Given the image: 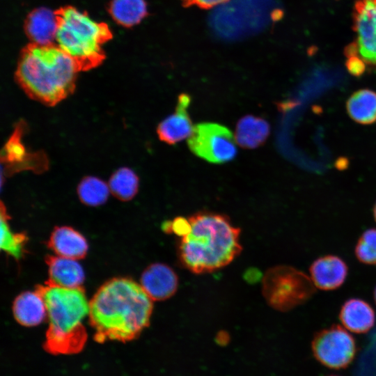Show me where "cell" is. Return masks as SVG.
Segmentation results:
<instances>
[{
	"instance_id": "cell-1",
	"label": "cell",
	"mask_w": 376,
	"mask_h": 376,
	"mask_svg": "<svg viewBox=\"0 0 376 376\" xmlns=\"http://www.w3.org/2000/svg\"><path fill=\"white\" fill-rule=\"evenodd\" d=\"M152 300L141 285L116 277L102 285L89 301V322L98 343L136 338L150 324Z\"/></svg>"
},
{
	"instance_id": "cell-2",
	"label": "cell",
	"mask_w": 376,
	"mask_h": 376,
	"mask_svg": "<svg viewBox=\"0 0 376 376\" xmlns=\"http://www.w3.org/2000/svg\"><path fill=\"white\" fill-rule=\"evenodd\" d=\"M188 227L178 244L182 265L194 273L210 272L237 257L242 246L240 230L224 215L199 212L188 218Z\"/></svg>"
},
{
	"instance_id": "cell-3",
	"label": "cell",
	"mask_w": 376,
	"mask_h": 376,
	"mask_svg": "<svg viewBox=\"0 0 376 376\" xmlns=\"http://www.w3.org/2000/svg\"><path fill=\"white\" fill-rule=\"evenodd\" d=\"M78 72L57 45L31 42L22 50L15 78L30 97L54 106L72 93Z\"/></svg>"
},
{
	"instance_id": "cell-4",
	"label": "cell",
	"mask_w": 376,
	"mask_h": 376,
	"mask_svg": "<svg viewBox=\"0 0 376 376\" xmlns=\"http://www.w3.org/2000/svg\"><path fill=\"white\" fill-rule=\"evenodd\" d=\"M35 290L45 301L49 322L45 350L53 354L81 351L87 340L82 321L89 313L84 287L63 288L46 281Z\"/></svg>"
},
{
	"instance_id": "cell-5",
	"label": "cell",
	"mask_w": 376,
	"mask_h": 376,
	"mask_svg": "<svg viewBox=\"0 0 376 376\" xmlns=\"http://www.w3.org/2000/svg\"><path fill=\"white\" fill-rule=\"evenodd\" d=\"M55 14L56 45L71 58L79 72L99 66L106 57L102 46L113 36L109 26L70 6L60 8Z\"/></svg>"
},
{
	"instance_id": "cell-6",
	"label": "cell",
	"mask_w": 376,
	"mask_h": 376,
	"mask_svg": "<svg viewBox=\"0 0 376 376\" xmlns=\"http://www.w3.org/2000/svg\"><path fill=\"white\" fill-rule=\"evenodd\" d=\"M311 279L289 265L270 268L263 279V294L274 309L287 312L308 301L315 294Z\"/></svg>"
},
{
	"instance_id": "cell-7",
	"label": "cell",
	"mask_w": 376,
	"mask_h": 376,
	"mask_svg": "<svg viewBox=\"0 0 376 376\" xmlns=\"http://www.w3.org/2000/svg\"><path fill=\"white\" fill-rule=\"evenodd\" d=\"M231 131L214 123L196 124L187 141L190 150L200 158L213 164L233 160L237 147Z\"/></svg>"
},
{
	"instance_id": "cell-8",
	"label": "cell",
	"mask_w": 376,
	"mask_h": 376,
	"mask_svg": "<svg viewBox=\"0 0 376 376\" xmlns=\"http://www.w3.org/2000/svg\"><path fill=\"white\" fill-rule=\"evenodd\" d=\"M315 358L323 366L335 370L347 368L357 352L354 337L338 324L315 334L311 342Z\"/></svg>"
},
{
	"instance_id": "cell-9",
	"label": "cell",
	"mask_w": 376,
	"mask_h": 376,
	"mask_svg": "<svg viewBox=\"0 0 376 376\" xmlns=\"http://www.w3.org/2000/svg\"><path fill=\"white\" fill-rule=\"evenodd\" d=\"M353 19L357 55L376 70V0H357Z\"/></svg>"
},
{
	"instance_id": "cell-10",
	"label": "cell",
	"mask_w": 376,
	"mask_h": 376,
	"mask_svg": "<svg viewBox=\"0 0 376 376\" xmlns=\"http://www.w3.org/2000/svg\"><path fill=\"white\" fill-rule=\"evenodd\" d=\"M190 102L188 94L182 93L178 96L174 113L167 116L157 126V133L162 141L169 145H175L191 135L194 127L187 111Z\"/></svg>"
},
{
	"instance_id": "cell-11",
	"label": "cell",
	"mask_w": 376,
	"mask_h": 376,
	"mask_svg": "<svg viewBox=\"0 0 376 376\" xmlns=\"http://www.w3.org/2000/svg\"><path fill=\"white\" fill-rule=\"evenodd\" d=\"M140 285L152 301H162L176 292L178 279L175 272L163 263H153L142 273Z\"/></svg>"
},
{
	"instance_id": "cell-12",
	"label": "cell",
	"mask_w": 376,
	"mask_h": 376,
	"mask_svg": "<svg viewBox=\"0 0 376 376\" xmlns=\"http://www.w3.org/2000/svg\"><path fill=\"white\" fill-rule=\"evenodd\" d=\"M309 272L316 288L322 290H333L344 283L347 276L348 267L341 258L326 255L311 263Z\"/></svg>"
},
{
	"instance_id": "cell-13",
	"label": "cell",
	"mask_w": 376,
	"mask_h": 376,
	"mask_svg": "<svg viewBox=\"0 0 376 376\" xmlns=\"http://www.w3.org/2000/svg\"><path fill=\"white\" fill-rule=\"evenodd\" d=\"M45 262L48 266V282L63 288L82 286L85 274L77 260L47 255Z\"/></svg>"
},
{
	"instance_id": "cell-14",
	"label": "cell",
	"mask_w": 376,
	"mask_h": 376,
	"mask_svg": "<svg viewBox=\"0 0 376 376\" xmlns=\"http://www.w3.org/2000/svg\"><path fill=\"white\" fill-rule=\"evenodd\" d=\"M339 320L349 331L364 334L374 326L375 313L371 305L359 298H350L341 306Z\"/></svg>"
},
{
	"instance_id": "cell-15",
	"label": "cell",
	"mask_w": 376,
	"mask_h": 376,
	"mask_svg": "<svg viewBox=\"0 0 376 376\" xmlns=\"http://www.w3.org/2000/svg\"><path fill=\"white\" fill-rule=\"evenodd\" d=\"M47 246L56 256L75 260L84 258L88 249L86 238L69 226L56 227L51 233Z\"/></svg>"
},
{
	"instance_id": "cell-16",
	"label": "cell",
	"mask_w": 376,
	"mask_h": 376,
	"mask_svg": "<svg viewBox=\"0 0 376 376\" xmlns=\"http://www.w3.org/2000/svg\"><path fill=\"white\" fill-rule=\"evenodd\" d=\"M24 30L32 43L54 44L57 30L55 11L43 7L33 10L25 20Z\"/></svg>"
},
{
	"instance_id": "cell-17",
	"label": "cell",
	"mask_w": 376,
	"mask_h": 376,
	"mask_svg": "<svg viewBox=\"0 0 376 376\" xmlns=\"http://www.w3.org/2000/svg\"><path fill=\"white\" fill-rule=\"evenodd\" d=\"M12 309L16 321L25 327L36 326L47 318L45 301L36 290L20 293L15 299Z\"/></svg>"
},
{
	"instance_id": "cell-18",
	"label": "cell",
	"mask_w": 376,
	"mask_h": 376,
	"mask_svg": "<svg viewBox=\"0 0 376 376\" xmlns=\"http://www.w3.org/2000/svg\"><path fill=\"white\" fill-rule=\"evenodd\" d=\"M270 133V125L264 118L253 115L241 118L235 127L236 143L243 148L254 149L265 143Z\"/></svg>"
},
{
	"instance_id": "cell-19",
	"label": "cell",
	"mask_w": 376,
	"mask_h": 376,
	"mask_svg": "<svg viewBox=\"0 0 376 376\" xmlns=\"http://www.w3.org/2000/svg\"><path fill=\"white\" fill-rule=\"evenodd\" d=\"M349 116L354 122L364 125L376 123V91L361 88L351 94L345 104Z\"/></svg>"
},
{
	"instance_id": "cell-20",
	"label": "cell",
	"mask_w": 376,
	"mask_h": 376,
	"mask_svg": "<svg viewBox=\"0 0 376 376\" xmlns=\"http://www.w3.org/2000/svg\"><path fill=\"white\" fill-rule=\"evenodd\" d=\"M109 10L112 18L125 27L139 24L147 15L145 0H112Z\"/></svg>"
},
{
	"instance_id": "cell-21",
	"label": "cell",
	"mask_w": 376,
	"mask_h": 376,
	"mask_svg": "<svg viewBox=\"0 0 376 376\" xmlns=\"http://www.w3.org/2000/svg\"><path fill=\"white\" fill-rule=\"evenodd\" d=\"M108 185L115 197L123 201H130L138 191L139 178L132 170L123 167L113 173Z\"/></svg>"
},
{
	"instance_id": "cell-22",
	"label": "cell",
	"mask_w": 376,
	"mask_h": 376,
	"mask_svg": "<svg viewBox=\"0 0 376 376\" xmlns=\"http://www.w3.org/2000/svg\"><path fill=\"white\" fill-rule=\"evenodd\" d=\"M109 185L96 177L84 178L77 188L80 201L88 206H99L104 204L109 195Z\"/></svg>"
},
{
	"instance_id": "cell-23",
	"label": "cell",
	"mask_w": 376,
	"mask_h": 376,
	"mask_svg": "<svg viewBox=\"0 0 376 376\" xmlns=\"http://www.w3.org/2000/svg\"><path fill=\"white\" fill-rule=\"evenodd\" d=\"M8 216L6 207L1 206V249L8 254L19 259L24 252V245L27 237L24 233H15L11 231L8 223Z\"/></svg>"
},
{
	"instance_id": "cell-24",
	"label": "cell",
	"mask_w": 376,
	"mask_h": 376,
	"mask_svg": "<svg viewBox=\"0 0 376 376\" xmlns=\"http://www.w3.org/2000/svg\"><path fill=\"white\" fill-rule=\"evenodd\" d=\"M357 260L361 263L376 265V229L366 230L359 237L354 248Z\"/></svg>"
},
{
	"instance_id": "cell-25",
	"label": "cell",
	"mask_w": 376,
	"mask_h": 376,
	"mask_svg": "<svg viewBox=\"0 0 376 376\" xmlns=\"http://www.w3.org/2000/svg\"><path fill=\"white\" fill-rule=\"evenodd\" d=\"M19 132L16 130L6 143L3 151L6 162L10 163L22 162L26 158V149L20 139Z\"/></svg>"
},
{
	"instance_id": "cell-26",
	"label": "cell",
	"mask_w": 376,
	"mask_h": 376,
	"mask_svg": "<svg viewBox=\"0 0 376 376\" xmlns=\"http://www.w3.org/2000/svg\"><path fill=\"white\" fill-rule=\"evenodd\" d=\"M347 58L345 67L348 72L356 77H361L367 69L366 63L357 55Z\"/></svg>"
},
{
	"instance_id": "cell-27",
	"label": "cell",
	"mask_w": 376,
	"mask_h": 376,
	"mask_svg": "<svg viewBox=\"0 0 376 376\" xmlns=\"http://www.w3.org/2000/svg\"><path fill=\"white\" fill-rule=\"evenodd\" d=\"M185 6H197L203 8H211L220 6L228 0H182Z\"/></svg>"
},
{
	"instance_id": "cell-28",
	"label": "cell",
	"mask_w": 376,
	"mask_h": 376,
	"mask_svg": "<svg viewBox=\"0 0 376 376\" xmlns=\"http://www.w3.org/2000/svg\"><path fill=\"white\" fill-rule=\"evenodd\" d=\"M373 212L374 219H375V222H376V202H375V205H374Z\"/></svg>"
},
{
	"instance_id": "cell-29",
	"label": "cell",
	"mask_w": 376,
	"mask_h": 376,
	"mask_svg": "<svg viewBox=\"0 0 376 376\" xmlns=\"http://www.w3.org/2000/svg\"><path fill=\"white\" fill-rule=\"evenodd\" d=\"M373 297H374V300H375V302L376 304V286L374 289V292H373Z\"/></svg>"
}]
</instances>
